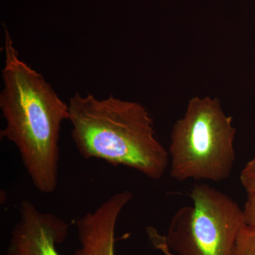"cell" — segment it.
<instances>
[{
    "label": "cell",
    "mask_w": 255,
    "mask_h": 255,
    "mask_svg": "<svg viewBox=\"0 0 255 255\" xmlns=\"http://www.w3.org/2000/svg\"><path fill=\"white\" fill-rule=\"evenodd\" d=\"M217 97H194L172 128L169 148L171 177L179 182H220L231 176L236 155V128Z\"/></svg>",
    "instance_id": "obj_3"
},
{
    "label": "cell",
    "mask_w": 255,
    "mask_h": 255,
    "mask_svg": "<svg viewBox=\"0 0 255 255\" xmlns=\"http://www.w3.org/2000/svg\"><path fill=\"white\" fill-rule=\"evenodd\" d=\"M18 210L19 219L11 231L6 255H60L57 246L68 237V223L26 199L20 201Z\"/></svg>",
    "instance_id": "obj_5"
},
{
    "label": "cell",
    "mask_w": 255,
    "mask_h": 255,
    "mask_svg": "<svg viewBox=\"0 0 255 255\" xmlns=\"http://www.w3.org/2000/svg\"><path fill=\"white\" fill-rule=\"evenodd\" d=\"M132 191L116 193L77 221L80 248L75 255H117L116 228L120 214L131 200Z\"/></svg>",
    "instance_id": "obj_6"
},
{
    "label": "cell",
    "mask_w": 255,
    "mask_h": 255,
    "mask_svg": "<svg viewBox=\"0 0 255 255\" xmlns=\"http://www.w3.org/2000/svg\"><path fill=\"white\" fill-rule=\"evenodd\" d=\"M193 206L180 208L171 220L166 244L178 255H232L243 209L206 184L191 189Z\"/></svg>",
    "instance_id": "obj_4"
},
{
    "label": "cell",
    "mask_w": 255,
    "mask_h": 255,
    "mask_svg": "<svg viewBox=\"0 0 255 255\" xmlns=\"http://www.w3.org/2000/svg\"><path fill=\"white\" fill-rule=\"evenodd\" d=\"M240 179L248 196L255 197V156L242 169Z\"/></svg>",
    "instance_id": "obj_8"
},
{
    "label": "cell",
    "mask_w": 255,
    "mask_h": 255,
    "mask_svg": "<svg viewBox=\"0 0 255 255\" xmlns=\"http://www.w3.org/2000/svg\"><path fill=\"white\" fill-rule=\"evenodd\" d=\"M243 214L246 224L255 226V197L248 196L243 209Z\"/></svg>",
    "instance_id": "obj_9"
},
{
    "label": "cell",
    "mask_w": 255,
    "mask_h": 255,
    "mask_svg": "<svg viewBox=\"0 0 255 255\" xmlns=\"http://www.w3.org/2000/svg\"><path fill=\"white\" fill-rule=\"evenodd\" d=\"M232 255H255V226L244 224L238 231Z\"/></svg>",
    "instance_id": "obj_7"
},
{
    "label": "cell",
    "mask_w": 255,
    "mask_h": 255,
    "mask_svg": "<svg viewBox=\"0 0 255 255\" xmlns=\"http://www.w3.org/2000/svg\"><path fill=\"white\" fill-rule=\"evenodd\" d=\"M68 105L72 139L84 159L130 167L154 180L163 177L169 152L156 137L153 119L141 104L76 92Z\"/></svg>",
    "instance_id": "obj_2"
},
{
    "label": "cell",
    "mask_w": 255,
    "mask_h": 255,
    "mask_svg": "<svg viewBox=\"0 0 255 255\" xmlns=\"http://www.w3.org/2000/svg\"><path fill=\"white\" fill-rule=\"evenodd\" d=\"M4 33L0 110L6 125L0 137L16 146L37 190L52 194L58 186L60 131L70 117L69 105L41 74L19 58L5 26Z\"/></svg>",
    "instance_id": "obj_1"
}]
</instances>
